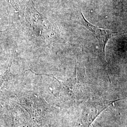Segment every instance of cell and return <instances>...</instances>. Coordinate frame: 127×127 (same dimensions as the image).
<instances>
[{
	"label": "cell",
	"instance_id": "1",
	"mask_svg": "<svg viewBox=\"0 0 127 127\" xmlns=\"http://www.w3.org/2000/svg\"><path fill=\"white\" fill-rule=\"evenodd\" d=\"M121 99L90 101L85 105L82 116V122L84 127H90L92 123L104 110L115 102Z\"/></svg>",
	"mask_w": 127,
	"mask_h": 127
},
{
	"label": "cell",
	"instance_id": "2",
	"mask_svg": "<svg viewBox=\"0 0 127 127\" xmlns=\"http://www.w3.org/2000/svg\"><path fill=\"white\" fill-rule=\"evenodd\" d=\"M38 75H45L50 77H52L59 82V84L58 93L61 97H63L65 100L73 101L76 99L78 96V93L80 91L79 82L77 79V66L76 65L74 71L71 77L66 81L61 82L52 75L47 74H36Z\"/></svg>",
	"mask_w": 127,
	"mask_h": 127
},
{
	"label": "cell",
	"instance_id": "3",
	"mask_svg": "<svg viewBox=\"0 0 127 127\" xmlns=\"http://www.w3.org/2000/svg\"><path fill=\"white\" fill-rule=\"evenodd\" d=\"M81 23L85 27H86L87 29L93 33L95 38L98 41L100 47L103 52L105 60H106L105 55V47L107 41L112 37L121 34V33L113 32L107 29L96 27L88 22L85 18L82 12L81 13Z\"/></svg>",
	"mask_w": 127,
	"mask_h": 127
}]
</instances>
